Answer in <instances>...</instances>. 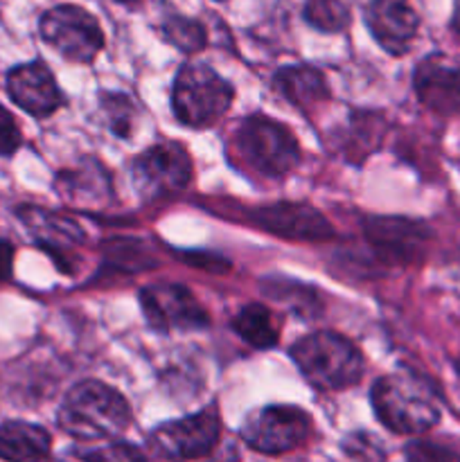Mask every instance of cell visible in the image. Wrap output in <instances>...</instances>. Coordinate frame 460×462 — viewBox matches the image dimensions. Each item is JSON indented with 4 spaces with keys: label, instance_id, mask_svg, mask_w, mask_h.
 <instances>
[{
    "label": "cell",
    "instance_id": "obj_1",
    "mask_svg": "<svg viewBox=\"0 0 460 462\" xmlns=\"http://www.w3.org/2000/svg\"><path fill=\"white\" fill-rule=\"evenodd\" d=\"M57 422L75 440H111L129 429L131 406L115 388L88 379L66 393Z\"/></svg>",
    "mask_w": 460,
    "mask_h": 462
},
{
    "label": "cell",
    "instance_id": "obj_2",
    "mask_svg": "<svg viewBox=\"0 0 460 462\" xmlns=\"http://www.w3.org/2000/svg\"><path fill=\"white\" fill-rule=\"evenodd\" d=\"M370 397L379 422L400 436L427 433L440 420L436 393L413 373H395L377 379Z\"/></svg>",
    "mask_w": 460,
    "mask_h": 462
},
{
    "label": "cell",
    "instance_id": "obj_3",
    "mask_svg": "<svg viewBox=\"0 0 460 462\" xmlns=\"http://www.w3.org/2000/svg\"><path fill=\"white\" fill-rule=\"evenodd\" d=\"M291 359L318 391H345L359 383L363 356L350 338L336 332H316L291 346Z\"/></svg>",
    "mask_w": 460,
    "mask_h": 462
},
{
    "label": "cell",
    "instance_id": "obj_4",
    "mask_svg": "<svg viewBox=\"0 0 460 462\" xmlns=\"http://www.w3.org/2000/svg\"><path fill=\"white\" fill-rule=\"evenodd\" d=\"M235 88L207 63H188L179 70L171 88V111L180 125L206 129L228 113Z\"/></svg>",
    "mask_w": 460,
    "mask_h": 462
},
{
    "label": "cell",
    "instance_id": "obj_5",
    "mask_svg": "<svg viewBox=\"0 0 460 462\" xmlns=\"http://www.w3.org/2000/svg\"><path fill=\"white\" fill-rule=\"evenodd\" d=\"M235 147L253 171L269 179L289 174L300 161L291 131L266 116L246 117L235 134Z\"/></svg>",
    "mask_w": 460,
    "mask_h": 462
},
{
    "label": "cell",
    "instance_id": "obj_6",
    "mask_svg": "<svg viewBox=\"0 0 460 462\" xmlns=\"http://www.w3.org/2000/svg\"><path fill=\"white\" fill-rule=\"evenodd\" d=\"M221 442V418L215 406L165 422L152 433V445L176 462H206L215 458Z\"/></svg>",
    "mask_w": 460,
    "mask_h": 462
},
{
    "label": "cell",
    "instance_id": "obj_7",
    "mask_svg": "<svg viewBox=\"0 0 460 462\" xmlns=\"http://www.w3.org/2000/svg\"><path fill=\"white\" fill-rule=\"evenodd\" d=\"M133 188L144 201L176 197L192 180V161L179 143L162 140L140 153L131 165Z\"/></svg>",
    "mask_w": 460,
    "mask_h": 462
},
{
    "label": "cell",
    "instance_id": "obj_8",
    "mask_svg": "<svg viewBox=\"0 0 460 462\" xmlns=\"http://www.w3.org/2000/svg\"><path fill=\"white\" fill-rule=\"evenodd\" d=\"M41 36L63 59L90 63L104 48V32L97 18L77 5H59L41 18Z\"/></svg>",
    "mask_w": 460,
    "mask_h": 462
},
{
    "label": "cell",
    "instance_id": "obj_9",
    "mask_svg": "<svg viewBox=\"0 0 460 462\" xmlns=\"http://www.w3.org/2000/svg\"><path fill=\"white\" fill-rule=\"evenodd\" d=\"M242 440L266 456H280L298 449L311 433V418L298 406H264L244 420Z\"/></svg>",
    "mask_w": 460,
    "mask_h": 462
},
{
    "label": "cell",
    "instance_id": "obj_10",
    "mask_svg": "<svg viewBox=\"0 0 460 462\" xmlns=\"http://www.w3.org/2000/svg\"><path fill=\"white\" fill-rule=\"evenodd\" d=\"M140 305L149 328L158 332H194L210 325L207 311L183 284H147L140 291Z\"/></svg>",
    "mask_w": 460,
    "mask_h": 462
},
{
    "label": "cell",
    "instance_id": "obj_11",
    "mask_svg": "<svg viewBox=\"0 0 460 462\" xmlns=\"http://www.w3.org/2000/svg\"><path fill=\"white\" fill-rule=\"evenodd\" d=\"M370 246L388 264H413L419 260L428 239V228L404 217H370L363 221Z\"/></svg>",
    "mask_w": 460,
    "mask_h": 462
},
{
    "label": "cell",
    "instance_id": "obj_12",
    "mask_svg": "<svg viewBox=\"0 0 460 462\" xmlns=\"http://www.w3.org/2000/svg\"><path fill=\"white\" fill-rule=\"evenodd\" d=\"M251 219L264 233L293 242H327L334 237L332 224L307 203H273L257 208Z\"/></svg>",
    "mask_w": 460,
    "mask_h": 462
},
{
    "label": "cell",
    "instance_id": "obj_13",
    "mask_svg": "<svg viewBox=\"0 0 460 462\" xmlns=\"http://www.w3.org/2000/svg\"><path fill=\"white\" fill-rule=\"evenodd\" d=\"M419 102L437 116H460V63L445 54L422 59L413 75Z\"/></svg>",
    "mask_w": 460,
    "mask_h": 462
},
{
    "label": "cell",
    "instance_id": "obj_14",
    "mask_svg": "<svg viewBox=\"0 0 460 462\" xmlns=\"http://www.w3.org/2000/svg\"><path fill=\"white\" fill-rule=\"evenodd\" d=\"M7 93L16 106L34 117H48L63 104L57 79L43 61L21 63L7 72Z\"/></svg>",
    "mask_w": 460,
    "mask_h": 462
},
{
    "label": "cell",
    "instance_id": "obj_15",
    "mask_svg": "<svg viewBox=\"0 0 460 462\" xmlns=\"http://www.w3.org/2000/svg\"><path fill=\"white\" fill-rule=\"evenodd\" d=\"M374 41L388 54H404L418 34L419 18L409 0H373L365 12Z\"/></svg>",
    "mask_w": 460,
    "mask_h": 462
},
{
    "label": "cell",
    "instance_id": "obj_16",
    "mask_svg": "<svg viewBox=\"0 0 460 462\" xmlns=\"http://www.w3.org/2000/svg\"><path fill=\"white\" fill-rule=\"evenodd\" d=\"M16 215L27 228V233L32 235V239L43 251L52 253V257L59 264H61V253L72 251V248L84 242V233H81V228L70 217L48 212L36 206L18 208Z\"/></svg>",
    "mask_w": 460,
    "mask_h": 462
},
{
    "label": "cell",
    "instance_id": "obj_17",
    "mask_svg": "<svg viewBox=\"0 0 460 462\" xmlns=\"http://www.w3.org/2000/svg\"><path fill=\"white\" fill-rule=\"evenodd\" d=\"M57 192L66 203L77 208H102L111 201V176L95 158H86L75 170L57 176Z\"/></svg>",
    "mask_w": 460,
    "mask_h": 462
},
{
    "label": "cell",
    "instance_id": "obj_18",
    "mask_svg": "<svg viewBox=\"0 0 460 462\" xmlns=\"http://www.w3.org/2000/svg\"><path fill=\"white\" fill-rule=\"evenodd\" d=\"M50 447L52 438L39 424L21 420L0 424V458L5 462H43Z\"/></svg>",
    "mask_w": 460,
    "mask_h": 462
},
{
    "label": "cell",
    "instance_id": "obj_19",
    "mask_svg": "<svg viewBox=\"0 0 460 462\" xmlns=\"http://www.w3.org/2000/svg\"><path fill=\"white\" fill-rule=\"evenodd\" d=\"M273 86L287 102L300 108L314 106L329 95L323 72L316 70L314 66L280 68L273 77Z\"/></svg>",
    "mask_w": 460,
    "mask_h": 462
},
{
    "label": "cell",
    "instance_id": "obj_20",
    "mask_svg": "<svg viewBox=\"0 0 460 462\" xmlns=\"http://www.w3.org/2000/svg\"><path fill=\"white\" fill-rule=\"evenodd\" d=\"M233 329L242 337V341H246L255 350H269L280 338L278 320L271 314L269 307L260 305V302L242 307L239 314L235 316Z\"/></svg>",
    "mask_w": 460,
    "mask_h": 462
},
{
    "label": "cell",
    "instance_id": "obj_21",
    "mask_svg": "<svg viewBox=\"0 0 460 462\" xmlns=\"http://www.w3.org/2000/svg\"><path fill=\"white\" fill-rule=\"evenodd\" d=\"M161 34L167 43H171L174 48H179L180 52H201L207 43L206 30L198 21H192V18H185L180 14H171L162 21Z\"/></svg>",
    "mask_w": 460,
    "mask_h": 462
},
{
    "label": "cell",
    "instance_id": "obj_22",
    "mask_svg": "<svg viewBox=\"0 0 460 462\" xmlns=\"http://www.w3.org/2000/svg\"><path fill=\"white\" fill-rule=\"evenodd\" d=\"M305 21L320 32H341L350 23V12L341 0H307Z\"/></svg>",
    "mask_w": 460,
    "mask_h": 462
},
{
    "label": "cell",
    "instance_id": "obj_23",
    "mask_svg": "<svg viewBox=\"0 0 460 462\" xmlns=\"http://www.w3.org/2000/svg\"><path fill=\"white\" fill-rule=\"evenodd\" d=\"M409 462H460V442L449 438H418L404 449Z\"/></svg>",
    "mask_w": 460,
    "mask_h": 462
},
{
    "label": "cell",
    "instance_id": "obj_24",
    "mask_svg": "<svg viewBox=\"0 0 460 462\" xmlns=\"http://www.w3.org/2000/svg\"><path fill=\"white\" fill-rule=\"evenodd\" d=\"M99 106H102V116L106 120L108 129L117 135V138H129L133 134L135 125V106L126 95L122 93H104L99 97Z\"/></svg>",
    "mask_w": 460,
    "mask_h": 462
},
{
    "label": "cell",
    "instance_id": "obj_25",
    "mask_svg": "<svg viewBox=\"0 0 460 462\" xmlns=\"http://www.w3.org/2000/svg\"><path fill=\"white\" fill-rule=\"evenodd\" d=\"M23 144L21 126L16 125L12 113L0 106V156H12Z\"/></svg>",
    "mask_w": 460,
    "mask_h": 462
},
{
    "label": "cell",
    "instance_id": "obj_26",
    "mask_svg": "<svg viewBox=\"0 0 460 462\" xmlns=\"http://www.w3.org/2000/svg\"><path fill=\"white\" fill-rule=\"evenodd\" d=\"M54 462H108V456L97 449H84V447H72L61 451Z\"/></svg>",
    "mask_w": 460,
    "mask_h": 462
},
{
    "label": "cell",
    "instance_id": "obj_27",
    "mask_svg": "<svg viewBox=\"0 0 460 462\" xmlns=\"http://www.w3.org/2000/svg\"><path fill=\"white\" fill-rule=\"evenodd\" d=\"M14 266V246L7 239H0V282H7L12 278Z\"/></svg>",
    "mask_w": 460,
    "mask_h": 462
},
{
    "label": "cell",
    "instance_id": "obj_28",
    "mask_svg": "<svg viewBox=\"0 0 460 462\" xmlns=\"http://www.w3.org/2000/svg\"><path fill=\"white\" fill-rule=\"evenodd\" d=\"M451 30L460 36V0H455L454 16H451Z\"/></svg>",
    "mask_w": 460,
    "mask_h": 462
},
{
    "label": "cell",
    "instance_id": "obj_29",
    "mask_svg": "<svg viewBox=\"0 0 460 462\" xmlns=\"http://www.w3.org/2000/svg\"><path fill=\"white\" fill-rule=\"evenodd\" d=\"M120 3H124V5H138V3H143V0H120Z\"/></svg>",
    "mask_w": 460,
    "mask_h": 462
}]
</instances>
